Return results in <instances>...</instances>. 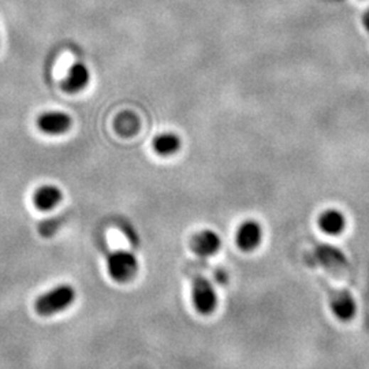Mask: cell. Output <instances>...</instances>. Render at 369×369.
I'll list each match as a JSON object with an SVG mask.
<instances>
[{
	"label": "cell",
	"mask_w": 369,
	"mask_h": 369,
	"mask_svg": "<svg viewBox=\"0 0 369 369\" xmlns=\"http://www.w3.org/2000/svg\"><path fill=\"white\" fill-rule=\"evenodd\" d=\"M62 200V192L53 185H44L36 191L33 203L40 211H51Z\"/></svg>",
	"instance_id": "obj_8"
},
{
	"label": "cell",
	"mask_w": 369,
	"mask_h": 369,
	"mask_svg": "<svg viewBox=\"0 0 369 369\" xmlns=\"http://www.w3.org/2000/svg\"><path fill=\"white\" fill-rule=\"evenodd\" d=\"M154 149L160 156H171L181 149V140L173 133L159 134L154 140Z\"/></svg>",
	"instance_id": "obj_11"
},
{
	"label": "cell",
	"mask_w": 369,
	"mask_h": 369,
	"mask_svg": "<svg viewBox=\"0 0 369 369\" xmlns=\"http://www.w3.org/2000/svg\"><path fill=\"white\" fill-rule=\"evenodd\" d=\"M139 119L134 114L123 112L115 119V129L122 136H133L139 130Z\"/></svg>",
	"instance_id": "obj_12"
},
{
	"label": "cell",
	"mask_w": 369,
	"mask_h": 369,
	"mask_svg": "<svg viewBox=\"0 0 369 369\" xmlns=\"http://www.w3.org/2000/svg\"><path fill=\"white\" fill-rule=\"evenodd\" d=\"M194 308L201 315H211L218 306V294L211 282L205 278H197L192 289Z\"/></svg>",
	"instance_id": "obj_3"
},
{
	"label": "cell",
	"mask_w": 369,
	"mask_h": 369,
	"mask_svg": "<svg viewBox=\"0 0 369 369\" xmlns=\"http://www.w3.org/2000/svg\"><path fill=\"white\" fill-rule=\"evenodd\" d=\"M75 290L70 284H59L36 299V312L40 316H53L68 309L75 299Z\"/></svg>",
	"instance_id": "obj_1"
},
{
	"label": "cell",
	"mask_w": 369,
	"mask_h": 369,
	"mask_svg": "<svg viewBox=\"0 0 369 369\" xmlns=\"http://www.w3.org/2000/svg\"><path fill=\"white\" fill-rule=\"evenodd\" d=\"M222 246V240L213 230H201L193 237L192 247L198 256L208 257L215 255Z\"/></svg>",
	"instance_id": "obj_6"
},
{
	"label": "cell",
	"mask_w": 369,
	"mask_h": 369,
	"mask_svg": "<svg viewBox=\"0 0 369 369\" xmlns=\"http://www.w3.org/2000/svg\"><path fill=\"white\" fill-rule=\"evenodd\" d=\"M319 228L328 235H338L346 228V218L338 210H327L319 218Z\"/></svg>",
	"instance_id": "obj_9"
},
{
	"label": "cell",
	"mask_w": 369,
	"mask_h": 369,
	"mask_svg": "<svg viewBox=\"0 0 369 369\" xmlns=\"http://www.w3.org/2000/svg\"><path fill=\"white\" fill-rule=\"evenodd\" d=\"M107 269L115 282L132 281L139 271L137 257L127 250H115L107 257Z\"/></svg>",
	"instance_id": "obj_2"
},
{
	"label": "cell",
	"mask_w": 369,
	"mask_h": 369,
	"mask_svg": "<svg viewBox=\"0 0 369 369\" xmlns=\"http://www.w3.org/2000/svg\"><path fill=\"white\" fill-rule=\"evenodd\" d=\"M37 127L46 134L59 136L70 130L71 118L60 111H48L38 117Z\"/></svg>",
	"instance_id": "obj_4"
},
{
	"label": "cell",
	"mask_w": 369,
	"mask_h": 369,
	"mask_svg": "<svg viewBox=\"0 0 369 369\" xmlns=\"http://www.w3.org/2000/svg\"><path fill=\"white\" fill-rule=\"evenodd\" d=\"M364 26L367 28V31L369 32V10L367 11V14L364 16Z\"/></svg>",
	"instance_id": "obj_13"
},
{
	"label": "cell",
	"mask_w": 369,
	"mask_h": 369,
	"mask_svg": "<svg viewBox=\"0 0 369 369\" xmlns=\"http://www.w3.org/2000/svg\"><path fill=\"white\" fill-rule=\"evenodd\" d=\"M89 78L88 68L84 63H74L62 81V88L68 93H77L88 85Z\"/></svg>",
	"instance_id": "obj_7"
},
{
	"label": "cell",
	"mask_w": 369,
	"mask_h": 369,
	"mask_svg": "<svg viewBox=\"0 0 369 369\" xmlns=\"http://www.w3.org/2000/svg\"><path fill=\"white\" fill-rule=\"evenodd\" d=\"M355 302L349 293H341L333 301V311L335 316L343 321L351 320L355 315Z\"/></svg>",
	"instance_id": "obj_10"
},
{
	"label": "cell",
	"mask_w": 369,
	"mask_h": 369,
	"mask_svg": "<svg viewBox=\"0 0 369 369\" xmlns=\"http://www.w3.org/2000/svg\"><path fill=\"white\" fill-rule=\"evenodd\" d=\"M263 240V229L256 220H245L242 222L237 232H235V241L241 250L252 252L257 246L260 245Z\"/></svg>",
	"instance_id": "obj_5"
}]
</instances>
